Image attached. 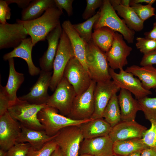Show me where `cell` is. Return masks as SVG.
<instances>
[{"mask_svg": "<svg viewBox=\"0 0 156 156\" xmlns=\"http://www.w3.org/2000/svg\"><path fill=\"white\" fill-rule=\"evenodd\" d=\"M86 8L82 14V18L87 20L95 15L96 10L102 6L103 0H86Z\"/></svg>", "mask_w": 156, "mask_h": 156, "instance_id": "cell-39", "label": "cell"}, {"mask_svg": "<svg viewBox=\"0 0 156 156\" xmlns=\"http://www.w3.org/2000/svg\"><path fill=\"white\" fill-rule=\"evenodd\" d=\"M151 124L150 128L147 129L142 138L145 144L150 147H156V120H149Z\"/></svg>", "mask_w": 156, "mask_h": 156, "instance_id": "cell-36", "label": "cell"}, {"mask_svg": "<svg viewBox=\"0 0 156 156\" xmlns=\"http://www.w3.org/2000/svg\"><path fill=\"white\" fill-rule=\"evenodd\" d=\"M21 125V131L16 140L17 143H28L35 150H38L49 142L53 140L55 135H48L44 131L27 128Z\"/></svg>", "mask_w": 156, "mask_h": 156, "instance_id": "cell-23", "label": "cell"}, {"mask_svg": "<svg viewBox=\"0 0 156 156\" xmlns=\"http://www.w3.org/2000/svg\"><path fill=\"white\" fill-rule=\"evenodd\" d=\"M57 146L53 139L47 143L38 150H35L31 147L27 156H51Z\"/></svg>", "mask_w": 156, "mask_h": 156, "instance_id": "cell-35", "label": "cell"}, {"mask_svg": "<svg viewBox=\"0 0 156 156\" xmlns=\"http://www.w3.org/2000/svg\"><path fill=\"white\" fill-rule=\"evenodd\" d=\"M58 112L57 109L47 105L38 114V118L43 126L44 131L49 136L55 135L60 130L66 127L79 126L92 119L91 118L83 120H75Z\"/></svg>", "mask_w": 156, "mask_h": 156, "instance_id": "cell-5", "label": "cell"}, {"mask_svg": "<svg viewBox=\"0 0 156 156\" xmlns=\"http://www.w3.org/2000/svg\"><path fill=\"white\" fill-rule=\"evenodd\" d=\"M28 35L23 25L19 23L0 24V49L16 48Z\"/></svg>", "mask_w": 156, "mask_h": 156, "instance_id": "cell-16", "label": "cell"}, {"mask_svg": "<svg viewBox=\"0 0 156 156\" xmlns=\"http://www.w3.org/2000/svg\"><path fill=\"white\" fill-rule=\"evenodd\" d=\"M61 26L70 40L74 57L88 72L86 61L87 43L80 37L70 21H64Z\"/></svg>", "mask_w": 156, "mask_h": 156, "instance_id": "cell-20", "label": "cell"}, {"mask_svg": "<svg viewBox=\"0 0 156 156\" xmlns=\"http://www.w3.org/2000/svg\"><path fill=\"white\" fill-rule=\"evenodd\" d=\"M10 105L9 101L0 87V116H1L8 111Z\"/></svg>", "mask_w": 156, "mask_h": 156, "instance_id": "cell-43", "label": "cell"}, {"mask_svg": "<svg viewBox=\"0 0 156 156\" xmlns=\"http://www.w3.org/2000/svg\"><path fill=\"white\" fill-rule=\"evenodd\" d=\"M51 156H62L60 149L58 146L56 149L52 153Z\"/></svg>", "mask_w": 156, "mask_h": 156, "instance_id": "cell-48", "label": "cell"}, {"mask_svg": "<svg viewBox=\"0 0 156 156\" xmlns=\"http://www.w3.org/2000/svg\"><path fill=\"white\" fill-rule=\"evenodd\" d=\"M63 11L55 6L47 9L40 17L29 21L16 20L22 24L31 38L34 46L46 39L47 35L60 23V18Z\"/></svg>", "mask_w": 156, "mask_h": 156, "instance_id": "cell-1", "label": "cell"}, {"mask_svg": "<svg viewBox=\"0 0 156 156\" xmlns=\"http://www.w3.org/2000/svg\"><path fill=\"white\" fill-rule=\"evenodd\" d=\"M55 6L63 11L64 9L69 16L73 14L72 4L73 0H54Z\"/></svg>", "mask_w": 156, "mask_h": 156, "instance_id": "cell-41", "label": "cell"}, {"mask_svg": "<svg viewBox=\"0 0 156 156\" xmlns=\"http://www.w3.org/2000/svg\"><path fill=\"white\" fill-rule=\"evenodd\" d=\"M113 7L121 4V0H109Z\"/></svg>", "mask_w": 156, "mask_h": 156, "instance_id": "cell-49", "label": "cell"}, {"mask_svg": "<svg viewBox=\"0 0 156 156\" xmlns=\"http://www.w3.org/2000/svg\"><path fill=\"white\" fill-rule=\"evenodd\" d=\"M53 73L41 70L39 76L27 94L19 96V99L32 104H47L49 97L48 93Z\"/></svg>", "mask_w": 156, "mask_h": 156, "instance_id": "cell-13", "label": "cell"}, {"mask_svg": "<svg viewBox=\"0 0 156 156\" xmlns=\"http://www.w3.org/2000/svg\"><path fill=\"white\" fill-rule=\"evenodd\" d=\"M137 100L145 118L149 121L156 120V97L151 98L146 96Z\"/></svg>", "mask_w": 156, "mask_h": 156, "instance_id": "cell-33", "label": "cell"}, {"mask_svg": "<svg viewBox=\"0 0 156 156\" xmlns=\"http://www.w3.org/2000/svg\"><path fill=\"white\" fill-rule=\"evenodd\" d=\"M118 98L121 120H135L137 112L141 111L137 100L133 97L130 92L123 89H120Z\"/></svg>", "mask_w": 156, "mask_h": 156, "instance_id": "cell-22", "label": "cell"}, {"mask_svg": "<svg viewBox=\"0 0 156 156\" xmlns=\"http://www.w3.org/2000/svg\"><path fill=\"white\" fill-rule=\"evenodd\" d=\"M84 139L79 126H71L60 130L53 139L60 148L62 156H78Z\"/></svg>", "mask_w": 156, "mask_h": 156, "instance_id": "cell-7", "label": "cell"}, {"mask_svg": "<svg viewBox=\"0 0 156 156\" xmlns=\"http://www.w3.org/2000/svg\"><path fill=\"white\" fill-rule=\"evenodd\" d=\"M21 131V124L8 111L0 116V149L7 151L16 143Z\"/></svg>", "mask_w": 156, "mask_h": 156, "instance_id": "cell-14", "label": "cell"}, {"mask_svg": "<svg viewBox=\"0 0 156 156\" xmlns=\"http://www.w3.org/2000/svg\"></svg>", "mask_w": 156, "mask_h": 156, "instance_id": "cell-56", "label": "cell"}, {"mask_svg": "<svg viewBox=\"0 0 156 156\" xmlns=\"http://www.w3.org/2000/svg\"><path fill=\"white\" fill-rule=\"evenodd\" d=\"M114 142L109 135L95 138L84 139L80 145L79 155L93 156H112Z\"/></svg>", "mask_w": 156, "mask_h": 156, "instance_id": "cell-17", "label": "cell"}, {"mask_svg": "<svg viewBox=\"0 0 156 156\" xmlns=\"http://www.w3.org/2000/svg\"><path fill=\"white\" fill-rule=\"evenodd\" d=\"M34 46L31 38H27L12 51L4 54L3 59L7 61L14 57L21 58L27 63L29 74L32 76L37 75L40 73L41 70L34 65L33 62L31 53Z\"/></svg>", "mask_w": 156, "mask_h": 156, "instance_id": "cell-21", "label": "cell"}, {"mask_svg": "<svg viewBox=\"0 0 156 156\" xmlns=\"http://www.w3.org/2000/svg\"><path fill=\"white\" fill-rule=\"evenodd\" d=\"M73 57L74 54L70 41L63 29L53 62V70L49 86L52 91H55L63 77L68 62Z\"/></svg>", "mask_w": 156, "mask_h": 156, "instance_id": "cell-6", "label": "cell"}, {"mask_svg": "<svg viewBox=\"0 0 156 156\" xmlns=\"http://www.w3.org/2000/svg\"><path fill=\"white\" fill-rule=\"evenodd\" d=\"M146 38L156 41V22L153 23V29L144 34Z\"/></svg>", "mask_w": 156, "mask_h": 156, "instance_id": "cell-46", "label": "cell"}, {"mask_svg": "<svg viewBox=\"0 0 156 156\" xmlns=\"http://www.w3.org/2000/svg\"><path fill=\"white\" fill-rule=\"evenodd\" d=\"M112 156H118L117 155H116L115 154H114L113 155H112Z\"/></svg>", "mask_w": 156, "mask_h": 156, "instance_id": "cell-54", "label": "cell"}, {"mask_svg": "<svg viewBox=\"0 0 156 156\" xmlns=\"http://www.w3.org/2000/svg\"><path fill=\"white\" fill-rule=\"evenodd\" d=\"M140 64L142 66L156 64V49L144 54Z\"/></svg>", "mask_w": 156, "mask_h": 156, "instance_id": "cell-42", "label": "cell"}, {"mask_svg": "<svg viewBox=\"0 0 156 156\" xmlns=\"http://www.w3.org/2000/svg\"><path fill=\"white\" fill-rule=\"evenodd\" d=\"M130 0H121V5L125 7H130Z\"/></svg>", "mask_w": 156, "mask_h": 156, "instance_id": "cell-50", "label": "cell"}, {"mask_svg": "<svg viewBox=\"0 0 156 156\" xmlns=\"http://www.w3.org/2000/svg\"><path fill=\"white\" fill-rule=\"evenodd\" d=\"M96 83L92 80L87 90L75 96L68 117L77 120L91 118L94 110V92Z\"/></svg>", "mask_w": 156, "mask_h": 156, "instance_id": "cell-10", "label": "cell"}, {"mask_svg": "<svg viewBox=\"0 0 156 156\" xmlns=\"http://www.w3.org/2000/svg\"><path fill=\"white\" fill-rule=\"evenodd\" d=\"M5 0H0V23L1 24L7 23V20L11 18V9Z\"/></svg>", "mask_w": 156, "mask_h": 156, "instance_id": "cell-40", "label": "cell"}, {"mask_svg": "<svg viewBox=\"0 0 156 156\" xmlns=\"http://www.w3.org/2000/svg\"><path fill=\"white\" fill-rule=\"evenodd\" d=\"M147 128L134 121H121L112 128L109 134L114 142L142 138Z\"/></svg>", "mask_w": 156, "mask_h": 156, "instance_id": "cell-18", "label": "cell"}, {"mask_svg": "<svg viewBox=\"0 0 156 156\" xmlns=\"http://www.w3.org/2000/svg\"><path fill=\"white\" fill-rule=\"evenodd\" d=\"M47 105V104H31L19 99L9 106L8 111L12 118L24 126L36 130L44 131L43 126L38 118V114L42 109Z\"/></svg>", "mask_w": 156, "mask_h": 156, "instance_id": "cell-3", "label": "cell"}, {"mask_svg": "<svg viewBox=\"0 0 156 156\" xmlns=\"http://www.w3.org/2000/svg\"><path fill=\"white\" fill-rule=\"evenodd\" d=\"M62 31L60 23L47 36L46 39L48 43V48L39 59L41 70L50 72L53 69V62Z\"/></svg>", "mask_w": 156, "mask_h": 156, "instance_id": "cell-19", "label": "cell"}, {"mask_svg": "<svg viewBox=\"0 0 156 156\" xmlns=\"http://www.w3.org/2000/svg\"><path fill=\"white\" fill-rule=\"evenodd\" d=\"M78 126L84 139L109 135L112 128L103 118L92 119Z\"/></svg>", "mask_w": 156, "mask_h": 156, "instance_id": "cell-25", "label": "cell"}, {"mask_svg": "<svg viewBox=\"0 0 156 156\" xmlns=\"http://www.w3.org/2000/svg\"><path fill=\"white\" fill-rule=\"evenodd\" d=\"M155 18L156 19V14H155Z\"/></svg>", "mask_w": 156, "mask_h": 156, "instance_id": "cell-55", "label": "cell"}, {"mask_svg": "<svg viewBox=\"0 0 156 156\" xmlns=\"http://www.w3.org/2000/svg\"><path fill=\"white\" fill-rule=\"evenodd\" d=\"M156 1L155 0H131L130 5L133 4L140 3H145L148 4H152Z\"/></svg>", "mask_w": 156, "mask_h": 156, "instance_id": "cell-47", "label": "cell"}, {"mask_svg": "<svg viewBox=\"0 0 156 156\" xmlns=\"http://www.w3.org/2000/svg\"><path fill=\"white\" fill-rule=\"evenodd\" d=\"M86 61L88 72L92 80L96 83L111 80L106 53L92 40L87 43Z\"/></svg>", "mask_w": 156, "mask_h": 156, "instance_id": "cell-4", "label": "cell"}, {"mask_svg": "<svg viewBox=\"0 0 156 156\" xmlns=\"http://www.w3.org/2000/svg\"><path fill=\"white\" fill-rule=\"evenodd\" d=\"M8 61L9 66L8 80L5 86L3 87L1 85L0 87L8 99L10 105L19 99L16 96V92L24 81L25 77L23 74L16 71L14 58L10 59Z\"/></svg>", "mask_w": 156, "mask_h": 156, "instance_id": "cell-24", "label": "cell"}, {"mask_svg": "<svg viewBox=\"0 0 156 156\" xmlns=\"http://www.w3.org/2000/svg\"><path fill=\"white\" fill-rule=\"evenodd\" d=\"M120 89L111 80L96 83L94 92V110L91 118H103L104 111L111 98Z\"/></svg>", "mask_w": 156, "mask_h": 156, "instance_id": "cell-15", "label": "cell"}, {"mask_svg": "<svg viewBox=\"0 0 156 156\" xmlns=\"http://www.w3.org/2000/svg\"><path fill=\"white\" fill-rule=\"evenodd\" d=\"M103 118L112 127L121 121L120 110L116 93L114 94L109 101L104 111Z\"/></svg>", "mask_w": 156, "mask_h": 156, "instance_id": "cell-31", "label": "cell"}, {"mask_svg": "<svg viewBox=\"0 0 156 156\" xmlns=\"http://www.w3.org/2000/svg\"><path fill=\"white\" fill-rule=\"evenodd\" d=\"M140 156H156V147L144 149L142 151Z\"/></svg>", "mask_w": 156, "mask_h": 156, "instance_id": "cell-45", "label": "cell"}, {"mask_svg": "<svg viewBox=\"0 0 156 156\" xmlns=\"http://www.w3.org/2000/svg\"><path fill=\"white\" fill-rule=\"evenodd\" d=\"M130 6L140 19L144 22L151 17L155 16V8L151 5L136 3L131 4Z\"/></svg>", "mask_w": 156, "mask_h": 156, "instance_id": "cell-34", "label": "cell"}, {"mask_svg": "<svg viewBox=\"0 0 156 156\" xmlns=\"http://www.w3.org/2000/svg\"><path fill=\"white\" fill-rule=\"evenodd\" d=\"M136 40V48L144 54L156 49V41L142 37H137Z\"/></svg>", "mask_w": 156, "mask_h": 156, "instance_id": "cell-37", "label": "cell"}, {"mask_svg": "<svg viewBox=\"0 0 156 156\" xmlns=\"http://www.w3.org/2000/svg\"><path fill=\"white\" fill-rule=\"evenodd\" d=\"M99 10L100 16L94 25L93 28L94 30L107 27L115 32L121 34L129 43L133 42L135 31L130 29L124 20L119 18L109 0H103V4Z\"/></svg>", "mask_w": 156, "mask_h": 156, "instance_id": "cell-2", "label": "cell"}, {"mask_svg": "<svg viewBox=\"0 0 156 156\" xmlns=\"http://www.w3.org/2000/svg\"><path fill=\"white\" fill-rule=\"evenodd\" d=\"M9 5L11 3H16L20 8L23 9L26 8L32 0H5Z\"/></svg>", "mask_w": 156, "mask_h": 156, "instance_id": "cell-44", "label": "cell"}, {"mask_svg": "<svg viewBox=\"0 0 156 156\" xmlns=\"http://www.w3.org/2000/svg\"><path fill=\"white\" fill-rule=\"evenodd\" d=\"M78 156H93V155L86 154H79Z\"/></svg>", "mask_w": 156, "mask_h": 156, "instance_id": "cell-53", "label": "cell"}, {"mask_svg": "<svg viewBox=\"0 0 156 156\" xmlns=\"http://www.w3.org/2000/svg\"><path fill=\"white\" fill-rule=\"evenodd\" d=\"M113 7L117 11L118 14L123 18L130 29L138 32L143 29L144 22L140 19L131 6L127 7L120 5Z\"/></svg>", "mask_w": 156, "mask_h": 156, "instance_id": "cell-29", "label": "cell"}, {"mask_svg": "<svg viewBox=\"0 0 156 156\" xmlns=\"http://www.w3.org/2000/svg\"><path fill=\"white\" fill-rule=\"evenodd\" d=\"M148 147L143 142L142 138H134L114 142L113 150L114 154L118 156H127Z\"/></svg>", "mask_w": 156, "mask_h": 156, "instance_id": "cell-28", "label": "cell"}, {"mask_svg": "<svg viewBox=\"0 0 156 156\" xmlns=\"http://www.w3.org/2000/svg\"><path fill=\"white\" fill-rule=\"evenodd\" d=\"M142 151H138L133 152L127 156H140Z\"/></svg>", "mask_w": 156, "mask_h": 156, "instance_id": "cell-51", "label": "cell"}, {"mask_svg": "<svg viewBox=\"0 0 156 156\" xmlns=\"http://www.w3.org/2000/svg\"><path fill=\"white\" fill-rule=\"evenodd\" d=\"M54 6V0H32L26 8L22 10L21 20L26 21L36 19L49 8Z\"/></svg>", "mask_w": 156, "mask_h": 156, "instance_id": "cell-27", "label": "cell"}, {"mask_svg": "<svg viewBox=\"0 0 156 156\" xmlns=\"http://www.w3.org/2000/svg\"><path fill=\"white\" fill-rule=\"evenodd\" d=\"M31 147L28 143H17L7 151L6 156H27Z\"/></svg>", "mask_w": 156, "mask_h": 156, "instance_id": "cell-38", "label": "cell"}, {"mask_svg": "<svg viewBox=\"0 0 156 156\" xmlns=\"http://www.w3.org/2000/svg\"><path fill=\"white\" fill-rule=\"evenodd\" d=\"M132 50V48L126 43L122 36L115 32L112 47L105 53L110 68L114 70L123 69L128 64L127 57Z\"/></svg>", "mask_w": 156, "mask_h": 156, "instance_id": "cell-12", "label": "cell"}, {"mask_svg": "<svg viewBox=\"0 0 156 156\" xmlns=\"http://www.w3.org/2000/svg\"><path fill=\"white\" fill-rule=\"evenodd\" d=\"M63 77L73 86L76 95L87 90L92 80L88 72L75 57L68 62Z\"/></svg>", "mask_w": 156, "mask_h": 156, "instance_id": "cell-9", "label": "cell"}, {"mask_svg": "<svg viewBox=\"0 0 156 156\" xmlns=\"http://www.w3.org/2000/svg\"><path fill=\"white\" fill-rule=\"evenodd\" d=\"M117 73L114 70L109 68V72L114 83L120 89H123L133 94L137 100L152 94V92L145 88L139 79L135 77L131 73L119 70Z\"/></svg>", "mask_w": 156, "mask_h": 156, "instance_id": "cell-11", "label": "cell"}, {"mask_svg": "<svg viewBox=\"0 0 156 156\" xmlns=\"http://www.w3.org/2000/svg\"><path fill=\"white\" fill-rule=\"evenodd\" d=\"M7 151L0 149V156H6Z\"/></svg>", "mask_w": 156, "mask_h": 156, "instance_id": "cell-52", "label": "cell"}, {"mask_svg": "<svg viewBox=\"0 0 156 156\" xmlns=\"http://www.w3.org/2000/svg\"><path fill=\"white\" fill-rule=\"evenodd\" d=\"M115 33L107 27H102L94 30L92 35V40L99 48L106 53L112 47Z\"/></svg>", "mask_w": 156, "mask_h": 156, "instance_id": "cell-30", "label": "cell"}, {"mask_svg": "<svg viewBox=\"0 0 156 156\" xmlns=\"http://www.w3.org/2000/svg\"><path fill=\"white\" fill-rule=\"evenodd\" d=\"M76 96L73 86L63 77L53 94L49 96L47 105L57 109L61 114L68 117Z\"/></svg>", "mask_w": 156, "mask_h": 156, "instance_id": "cell-8", "label": "cell"}, {"mask_svg": "<svg viewBox=\"0 0 156 156\" xmlns=\"http://www.w3.org/2000/svg\"><path fill=\"white\" fill-rule=\"evenodd\" d=\"M125 70L138 77L146 90L156 88V68L153 66L140 67L133 65L127 67Z\"/></svg>", "mask_w": 156, "mask_h": 156, "instance_id": "cell-26", "label": "cell"}, {"mask_svg": "<svg viewBox=\"0 0 156 156\" xmlns=\"http://www.w3.org/2000/svg\"><path fill=\"white\" fill-rule=\"evenodd\" d=\"M100 16V10L92 17L85 21L78 24H73V26L80 37L86 43L92 40V29L94 23Z\"/></svg>", "mask_w": 156, "mask_h": 156, "instance_id": "cell-32", "label": "cell"}]
</instances>
